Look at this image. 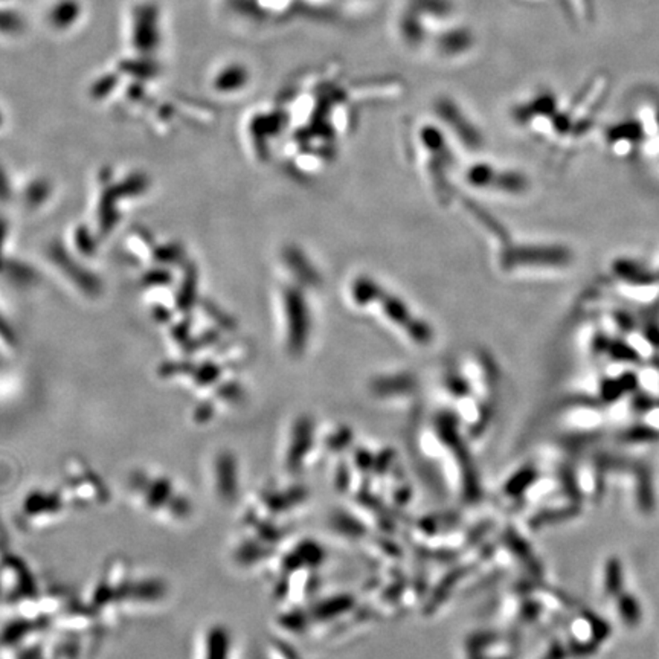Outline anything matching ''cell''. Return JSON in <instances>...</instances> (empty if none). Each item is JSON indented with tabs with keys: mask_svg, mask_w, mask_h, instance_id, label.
Instances as JSON below:
<instances>
[{
	"mask_svg": "<svg viewBox=\"0 0 659 659\" xmlns=\"http://www.w3.org/2000/svg\"><path fill=\"white\" fill-rule=\"evenodd\" d=\"M351 304L362 310L381 309V320L396 330L398 335H405L414 347H429L432 344V327L426 321L420 320L405 299L389 295L387 288L374 283L370 277H357L348 287Z\"/></svg>",
	"mask_w": 659,
	"mask_h": 659,
	"instance_id": "cell-2",
	"label": "cell"
},
{
	"mask_svg": "<svg viewBox=\"0 0 659 659\" xmlns=\"http://www.w3.org/2000/svg\"><path fill=\"white\" fill-rule=\"evenodd\" d=\"M130 500L138 510L164 524H185L194 516V504L173 476L160 470H133L127 479Z\"/></svg>",
	"mask_w": 659,
	"mask_h": 659,
	"instance_id": "cell-1",
	"label": "cell"
},
{
	"mask_svg": "<svg viewBox=\"0 0 659 659\" xmlns=\"http://www.w3.org/2000/svg\"><path fill=\"white\" fill-rule=\"evenodd\" d=\"M196 659H234V638L222 624L206 626L197 639Z\"/></svg>",
	"mask_w": 659,
	"mask_h": 659,
	"instance_id": "cell-5",
	"label": "cell"
},
{
	"mask_svg": "<svg viewBox=\"0 0 659 659\" xmlns=\"http://www.w3.org/2000/svg\"><path fill=\"white\" fill-rule=\"evenodd\" d=\"M211 487L218 500L232 502L238 492V463L234 455L222 452L211 459Z\"/></svg>",
	"mask_w": 659,
	"mask_h": 659,
	"instance_id": "cell-4",
	"label": "cell"
},
{
	"mask_svg": "<svg viewBox=\"0 0 659 659\" xmlns=\"http://www.w3.org/2000/svg\"><path fill=\"white\" fill-rule=\"evenodd\" d=\"M66 501L63 500V490L54 487V489H43L37 487L26 494L25 500L21 501V519L25 526H45V524H51L49 516L45 511H49L56 519L63 515V511L66 509Z\"/></svg>",
	"mask_w": 659,
	"mask_h": 659,
	"instance_id": "cell-3",
	"label": "cell"
},
{
	"mask_svg": "<svg viewBox=\"0 0 659 659\" xmlns=\"http://www.w3.org/2000/svg\"><path fill=\"white\" fill-rule=\"evenodd\" d=\"M618 609H620V615L623 618L624 621L629 626H637L641 618V609H639L638 603L634 597L630 595H623L620 598L618 603Z\"/></svg>",
	"mask_w": 659,
	"mask_h": 659,
	"instance_id": "cell-7",
	"label": "cell"
},
{
	"mask_svg": "<svg viewBox=\"0 0 659 659\" xmlns=\"http://www.w3.org/2000/svg\"><path fill=\"white\" fill-rule=\"evenodd\" d=\"M623 583V574H621V565L617 559H611L606 565V576H604V587L606 593L611 595L620 593Z\"/></svg>",
	"mask_w": 659,
	"mask_h": 659,
	"instance_id": "cell-6",
	"label": "cell"
}]
</instances>
